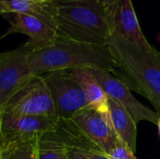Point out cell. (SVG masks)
<instances>
[{
	"label": "cell",
	"mask_w": 160,
	"mask_h": 159,
	"mask_svg": "<svg viewBox=\"0 0 160 159\" xmlns=\"http://www.w3.org/2000/svg\"><path fill=\"white\" fill-rule=\"evenodd\" d=\"M107 47L116 67L113 74L143 96L160 115V52L152 45H136L115 33L111 34Z\"/></svg>",
	"instance_id": "cell-1"
},
{
	"label": "cell",
	"mask_w": 160,
	"mask_h": 159,
	"mask_svg": "<svg viewBox=\"0 0 160 159\" xmlns=\"http://www.w3.org/2000/svg\"><path fill=\"white\" fill-rule=\"evenodd\" d=\"M27 60L34 76L76 68H97L112 73L116 69L113 57L107 46L88 44L58 37L51 45L29 52Z\"/></svg>",
	"instance_id": "cell-2"
},
{
	"label": "cell",
	"mask_w": 160,
	"mask_h": 159,
	"mask_svg": "<svg viewBox=\"0 0 160 159\" xmlns=\"http://www.w3.org/2000/svg\"><path fill=\"white\" fill-rule=\"evenodd\" d=\"M56 37L107 46L112 29L103 0H53Z\"/></svg>",
	"instance_id": "cell-3"
},
{
	"label": "cell",
	"mask_w": 160,
	"mask_h": 159,
	"mask_svg": "<svg viewBox=\"0 0 160 159\" xmlns=\"http://www.w3.org/2000/svg\"><path fill=\"white\" fill-rule=\"evenodd\" d=\"M49 87L55 114L61 120H69L76 113L88 108L80 84L70 77L69 70H56L42 75Z\"/></svg>",
	"instance_id": "cell-4"
},
{
	"label": "cell",
	"mask_w": 160,
	"mask_h": 159,
	"mask_svg": "<svg viewBox=\"0 0 160 159\" xmlns=\"http://www.w3.org/2000/svg\"><path fill=\"white\" fill-rule=\"evenodd\" d=\"M56 115L44 77L34 76L6 104L1 114ZM0 114V115H1Z\"/></svg>",
	"instance_id": "cell-5"
},
{
	"label": "cell",
	"mask_w": 160,
	"mask_h": 159,
	"mask_svg": "<svg viewBox=\"0 0 160 159\" xmlns=\"http://www.w3.org/2000/svg\"><path fill=\"white\" fill-rule=\"evenodd\" d=\"M28 52L29 50L22 46L0 53V114L8 100L34 77Z\"/></svg>",
	"instance_id": "cell-6"
},
{
	"label": "cell",
	"mask_w": 160,
	"mask_h": 159,
	"mask_svg": "<svg viewBox=\"0 0 160 159\" xmlns=\"http://www.w3.org/2000/svg\"><path fill=\"white\" fill-rule=\"evenodd\" d=\"M60 118L57 115H0L2 142L39 140L44 134L57 128Z\"/></svg>",
	"instance_id": "cell-7"
},
{
	"label": "cell",
	"mask_w": 160,
	"mask_h": 159,
	"mask_svg": "<svg viewBox=\"0 0 160 159\" xmlns=\"http://www.w3.org/2000/svg\"><path fill=\"white\" fill-rule=\"evenodd\" d=\"M88 70L103 88L108 97L126 109L136 123L148 121L153 124H158L159 114L136 99L129 87L118 76L102 69L88 68Z\"/></svg>",
	"instance_id": "cell-8"
},
{
	"label": "cell",
	"mask_w": 160,
	"mask_h": 159,
	"mask_svg": "<svg viewBox=\"0 0 160 159\" xmlns=\"http://www.w3.org/2000/svg\"><path fill=\"white\" fill-rule=\"evenodd\" d=\"M112 29L125 39L142 47L150 46L144 37L131 0H103Z\"/></svg>",
	"instance_id": "cell-9"
},
{
	"label": "cell",
	"mask_w": 160,
	"mask_h": 159,
	"mask_svg": "<svg viewBox=\"0 0 160 159\" xmlns=\"http://www.w3.org/2000/svg\"><path fill=\"white\" fill-rule=\"evenodd\" d=\"M102 153L108 155L113 148L116 135L112 123L99 112L86 108L69 119Z\"/></svg>",
	"instance_id": "cell-10"
},
{
	"label": "cell",
	"mask_w": 160,
	"mask_h": 159,
	"mask_svg": "<svg viewBox=\"0 0 160 159\" xmlns=\"http://www.w3.org/2000/svg\"><path fill=\"white\" fill-rule=\"evenodd\" d=\"M10 21V28L6 35L22 33L28 37V40L22 45L31 51L40 50L51 45L56 38V31L37 17L27 14H13Z\"/></svg>",
	"instance_id": "cell-11"
},
{
	"label": "cell",
	"mask_w": 160,
	"mask_h": 159,
	"mask_svg": "<svg viewBox=\"0 0 160 159\" xmlns=\"http://www.w3.org/2000/svg\"><path fill=\"white\" fill-rule=\"evenodd\" d=\"M69 75L83 90L88 108L99 112L111 121L108 101L109 97L88 68H76L69 70Z\"/></svg>",
	"instance_id": "cell-12"
},
{
	"label": "cell",
	"mask_w": 160,
	"mask_h": 159,
	"mask_svg": "<svg viewBox=\"0 0 160 159\" xmlns=\"http://www.w3.org/2000/svg\"><path fill=\"white\" fill-rule=\"evenodd\" d=\"M8 14H27L55 29L53 0H0Z\"/></svg>",
	"instance_id": "cell-13"
},
{
	"label": "cell",
	"mask_w": 160,
	"mask_h": 159,
	"mask_svg": "<svg viewBox=\"0 0 160 159\" xmlns=\"http://www.w3.org/2000/svg\"><path fill=\"white\" fill-rule=\"evenodd\" d=\"M108 101L111 123L116 137L128 144L135 153L137 142V123L128 112V111L117 102L110 97Z\"/></svg>",
	"instance_id": "cell-14"
},
{
	"label": "cell",
	"mask_w": 160,
	"mask_h": 159,
	"mask_svg": "<svg viewBox=\"0 0 160 159\" xmlns=\"http://www.w3.org/2000/svg\"><path fill=\"white\" fill-rule=\"evenodd\" d=\"M38 140L2 142L0 159H38Z\"/></svg>",
	"instance_id": "cell-15"
},
{
	"label": "cell",
	"mask_w": 160,
	"mask_h": 159,
	"mask_svg": "<svg viewBox=\"0 0 160 159\" xmlns=\"http://www.w3.org/2000/svg\"><path fill=\"white\" fill-rule=\"evenodd\" d=\"M67 156L68 159H111L102 152L77 147L68 148Z\"/></svg>",
	"instance_id": "cell-16"
},
{
	"label": "cell",
	"mask_w": 160,
	"mask_h": 159,
	"mask_svg": "<svg viewBox=\"0 0 160 159\" xmlns=\"http://www.w3.org/2000/svg\"><path fill=\"white\" fill-rule=\"evenodd\" d=\"M107 156L111 159H138L130 147L117 137L113 148Z\"/></svg>",
	"instance_id": "cell-17"
},
{
	"label": "cell",
	"mask_w": 160,
	"mask_h": 159,
	"mask_svg": "<svg viewBox=\"0 0 160 159\" xmlns=\"http://www.w3.org/2000/svg\"><path fill=\"white\" fill-rule=\"evenodd\" d=\"M0 14L1 15H6V14H8V12H7V9H6V7H4V5H3V3L0 1Z\"/></svg>",
	"instance_id": "cell-18"
},
{
	"label": "cell",
	"mask_w": 160,
	"mask_h": 159,
	"mask_svg": "<svg viewBox=\"0 0 160 159\" xmlns=\"http://www.w3.org/2000/svg\"><path fill=\"white\" fill-rule=\"evenodd\" d=\"M158 126V131H159V135H160V116H159V119H158V124H157Z\"/></svg>",
	"instance_id": "cell-19"
},
{
	"label": "cell",
	"mask_w": 160,
	"mask_h": 159,
	"mask_svg": "<svg viewBox=\"0 0 160 159\" xmlns=\"http://www.w3.org/2000/svg\"><path fill=\"white\" fill-rule=\"evenodd\" d=\"M0 143H2V137H1V134H0Z\"/></svg>",
	"instance_id": "cell-20"
},
{
	"label": "cell",
	"mask_w": 160,
	"mask_h": 159,
	"mask_svg": "<svg viewBox=\"0 0 160 159\" xmlns=\"http://www.w3.org/2000/svg\"><path fill=\"white\" fill-rule=\"evenodd\" d=\"M1 144H2V143H0V145H1Z\"/></svg>",
	"instance_id": "cell-21"
}]
</instances>
